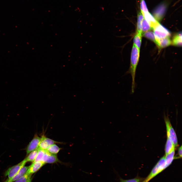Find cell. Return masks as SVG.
<instances>
[{
  "label": "cell",
  "instance_id": "cell-7",
  "mask_svg": "<svg viewBox=\"0 0 182 182\" xmlns=\"http://www.w3.org/2000/svg\"><path fill=\"white\" fill-rule=\"evenodd\" d=\"M40 141V138L37 134H35L32 140L27 145L26 148V152L27 155L32 151L38 149Z\"/></svg>",
  "mask_w": 182,
  "mask_h": 182
},
{
  "label": "cell",
  "instance_id": "cell-18",
  "mask_svg": "<svg viewBox=\"0 0 182 182\" xmlns=\"http://www.w3.org/2000/svg\"><path fill=\"white\" fill-rule=\"evenodd\" d=\"M152 29L149 24L144 18L142 22L141 25V31L142 34Z\"/></svg>",
  "mask_w": 182,
  "mask_h": 182
},
{
  "label": "cell",
  "instance_id": "cell-11",
  "mask_svg": "<svg viewBox=\"0 0 182 182\" xmlns=\"http://www.w3.org/2000/svg\"><path fill=\"white\" fill-rule=\"evenodd\" d=\"M142 14L144 18L149 24L152 29L158 23L154 16L149 12Z\"/></svg>",
  "mask_w": 182,
  "mask_h": 182
},
{
  "label": "cell",
  "instance_id": "cell-23",
  "mask_svg": "<svg viewBox=\"0 0 182 182\" xmlns=\"http://www.w3.org/2000/svg\"><path fill=\"white\" fill-rule=\"evenodd\" d=\"M144 18V17L141 12H140L138 16L137 32H141L142 33L141 31V25Z\"/></svg>",
  "mask_w": 182,
  "mask_h": 182
},
{
  "label": "cell",
  "instance_id": "cell-22",
  "mask_svg": "<svg viewBox=\"0 0 182 182\" xmlns=\"http://www.w3.org/2000/svg\"><path fill=\"white\" fill-rule=\"evenodd\" d=\"M142 35L145 37L152 41L157 44V41L153 33L151 31H148L142 33Z\"/></svg>",
  "mask_w": 182,
  "mask_h": 182
},
{
  "label": "cell",
  "instance_id": "cell-28",
  "mask_svg": "<svg viewBox=\"0 0 182 182\" xmlns=\"http://www.w3.org/2000/svg\"><path fill=\"white\" fill-rule=\"evenodd\" d=\"M32 178L28 182H31L32 180Z\"/></svg>",
  "mask_w": 182,
  "mask_h": 182
},
{
  "label": "cell",
  "instance_id": "cell-8",
  "mask_svg": "<svg viewBox=\"0 0 182 182\" xmlns=\"http://www.w3.org/2000/svg\"><path fill=\"white\" fill-rule=\"evenodd\" d=\"M56 143L60 144L61 143L54 141L43 135L40 138V141L38 148L46 150L50 145Z\"/></svg>",
  "mask_w": 182,
  "mask_h": 182
},
{
  "label": "cell",
  "instance_id": "cell-29",
  "mask_svg": "<svg viewBox=\"0 0 182 182\" xmlns=\"http://www.w3.org/2000/svg\"><path fill=\"white\" fill-rule=\"evenodd\" d=\"M142 182H144V180Z\"/></svg>",
  "mask_w": 182,
  "mask_h": 182
},
{
  "label": "cell",
  "instance_id": "cell-12",
  "mask_svg": "<svg viewBox=\"0 0 182 182\" xmlns=\"http://www.w3.org/2000/svg\"><path fill=\"white\" fill-rule=\"evenodd\" d=\"M29 167V166H24L11 179L6 180V182H13L16 180L27 173Z\"/></svg>",
  "mask_w": 182,
  "mask_h": 182
},
{
  "label": "cell",
  "instance_id": "cell-15",
  "mask_svg": "<svg viewBox=\"0 0 182 182\" xmlns=\"http://www.w3.org/2000/svg\"><path fill=\"white\" fill-rule=\"evenodd\" d=\"M175 150H173L169 154L165 156V161L166 168L169 166L172 163L174 159Z\"/></svg>",
  "mask_w": 182,
  "mask_h": 182
},
{
  "label": "cell",
  "instance_id": "cell-16",
  "mask_svg": "<svg viewBox=\"0 0 182 182\" xmlns=\"http://www.w3.org/2000/svg\"><path fill=\"white\" fill-rule=\"evenodd\" d=\"M175 146L169 139L167 138L165 147V155H166L175 150Z\"/></svg>",
  "mask_w": 182,
  "mask_h": 182
},
{
  "label": "cell",
  "instance_id": "cell-24",
  "mask_svg": "<svg viewBox=\"0 0 182 182\" xmlns=\"http://www.w3.org/2000/svg\"><path fill=\"white\" fill-rule=\"evenodd\" d=\"M46 150L38 148L37 153L34 161H42Z\"/></svg>",
  "mask_w": 182,
  "mask_h": 182
},
{
  "label": "cell",
  "instance_id": "cell-17",
  "mask_svg": "<svg viewBox=\"0 0 182 182\" xmlns=\"http://www.w3.org/2000/svg\"><path fill=\"white\" fill-rule=\"evenodd\" d=\"M142 35L141 33L136 32L133 38V44L139 50L141 45Z\"/></svg>",
  "mask_w": 182,
  "mask_h": 182
},
{
  "label": "cell",
  "instance_id": "cell-1",
  "mask_svg": "<svg viewBox=\"0 0 182 182\" xmlns=\"http://www.w3.org/2000/svg\"><path fill=\"white\" fill-rule=\"evenodd\" d=\"M140 52V50L133 44L131 53L130 66L128 70L125 74V75L130 74L131 76V94L134 93L135 87V78L136 72L139 59Z\"/></svg>",
  "mask_w": 182,
  "mask_h": 182
},
{
  "label": "cell",
  "instance_id": "cell-20",
  "mask_svg": "<svg viewBox=\"0 0 182 182\" xmlns=\"http://www.w3.org/2000/svg\"><path fill=\"white\" fill-rule=\"evenodd\" d=\"M38 151V149L30 152L28 155L25 159L26 162H34L36 157Z\"/></svg>",
  "mask_w": 182,
  "mask_h": 182
},
{
  "label": "cell",
  "instance_id": "cell-3",
  "mask_svg": "<svg viewBox=\"0 0 182 182\" xmlns=\"http://www.w3.org/2000/svg\"><path fill=\"white\" fill-rule=\"evenodd\" d=\"M164 119L166 127L167 138L171 141L175 147H177L178 145L177 137L168 116L165 115Z\"/></svg>",
  "mask_w": 182,
  "mask_h": 182
},
{
  "label": "cell",
  "instance_id": "cell-9",
  "mask_svg": "<svg viewBox=\"0 0 182 182\" xmlns=\"http://www.w3.org/2000/svg\"><path fill=\"white\" fill-rule=\"evenodd\" d=\"M42 161L45 164H52L58 162L60 163V161L56 154H51L48 152L46 150L45 152Z\"/></svg>",
  "mask_w": 182,
  "mask_h": 182
},
{
  "label": "cell",
  "instance_id": "cell-30",
  "mask_svg": "<svg viewBox=\"0 0 182 182\" xmlns=\"http://www.w3.org/2000/svg\"></svg>",
  "mask_w": 182,
  "mask_h": 182
},
{
  "label": "cell",
  "instance_id": "cell-26",
  "mask_svg": "<svg viewBox=\"0 0 182 182\" xmlns=\"http://www.w3.org/2000/svg\"><path fill=\"white\" fill-rule=\"evenodd\" d=\"M140 7L141 12L142 13L149 12L144 0H141L140 3Z\"/></svg>",
  "mask_w": 182,
  "mask_h": 182
},
{
  "label": "cell",
  "instance_id": "cell-21",
  "mask_svg": "<svg viewBox=\"0 0 182 182\" xmlns=\"http://www.w3.org/2000/svg\"><path fill=\"white\" fill-rule=\"evenodd\" d=\"M32 174L28 172L14 182H28L32 178Z\"/></svg>",
  "mask_w": 182,
  "mask_h": 182
},
{
  "label": "cell",
  "instance_id": "cell-19",
  "mask_svg": "<svg viewBox=\"0 0 182 182\" xmlns=\"http://www.w3.org/2000/svg\"><path fill=\"white\" fill-rule=\"evenodd\" d=\"M61 149V148L55 144L50 146L46 149V150L51 154H56Z\"/></svg>",
  "mask_w": 182,
  "mask_h": 182
},
{
  "label": "cell",
  "instance_id": "cell-4",
  "mask_svg": "<svg viewBox=\"0 0 182 182\" xmlns=\"http://www.w3.org/2000/svg\"><path fill=\"white\" fill-rule=\"evenodd\" d=\"M156 40L166 37H170V32L162 25L158 23L153 29Z\"/></svg>",
  "mask_w": 182,
  "mask_h": 182
},
{
  "label": "cell",
  "instance_id": "cell-2",
  "mask_svg": "<svg viewBox=\"0 0 182 182\" xmlns=\"http://www.w3.org/2000/svg\"><path fill=\"white\" fill-rule=\"evenodd\" d=\"M166 168L165 156H164L160 160L155 166L150 174L145 178L144 182H149Z\"/></svg>",
  "mask_w": 182,
  "mask_h": 182
},
{
  "label": "cell",
  "instance_id": "cell-5",
  "mask_svg": "<svg viewBox=\"0 0 182 182\" xmlns=\"http://www.w3.org/2000/svg\"><path fill=\"white\" fill-rule=\"evenodd\" d=\"M26 163L24 159L17 164L10 167L5 172V176H8V180L11 179L17 173L22 167L25 166Z\"/></svg>",
  "mask_w": 182,
  "mask_h": 182
},
{
  "label": "cell",
  "instance_id": "cell-27",
  "mask_svg": "<svg viewBox=\"0 0 182 182\" xmlns=\"http://www.w3.org/2000/svg\"><path fill=\"white\" fill-rule=\"evenodd\" d=\"M178 154L180 157H182V146H181L178 149Z\"/></svg>",
  "mask_w": 182,
  "mask_h": 182
},
{
  "label": "cell",
  "instance_id": "cell-14",
  "mask_svg": "<svg viewBox=\"0 0 182 182\" xmlns=\"http://www.w3.org/2000/svg\"><path fill=\"white\" fill-rule=\"evenodd\" d=\"M173 45L177 46H181L182 44L181 32L179 33L173 37L172 41Z\"/></svg>",
  "mask_w": 182,
  "mask_h": 182
},
{
  "label": "cell",
  "instance_id": "cell-25",
  "mask_svg": "<svg viewBox=\"0 0 182 182\" xmlns=\"http://www.w3.org/2000/svg\"><path fill=\"white\" fill-rule=\"evenodd\" d=\"M145 178L137 177L131 179L125 180L122 178H120V182H142Z\"/></svg>",
  "mask_w": 182,
  "mask_h": 182
},
{
  "label": "cell",
  "instance_id": "cell-6",
  "mask_svg": "<svg viewBox=\"0 0 182 182\" xmlns=\"http://www.w3.org/2000/svg\"><path fill=\"white\" fill-rule=\"evenodd\" d=\"M167 9L166 4L164 3L158 5L154 9L153 12L155 19L157 20H161L164 17Z\"/></svg>",
  "mask_w": 182,
  "mask_h": 182
},
{
  "label": "cell",
  "instance_id": "cell-10",
  "mask_svg": "<svg viewBox=\"0 0 182 182\" xmlns=\"http://www.w3.org/2000/svg\"><path fill=\"white\" fill-rule=\"evenodd\" d=\"M45 164L42 161H34L29 166L27 172L32 174L38 171Z\"/></svg>",
  "mask_w": 182,
  "mask_h": 182
},
{
  "label": "cell",
  "instance_id": "cell-13",
  "mask_svg": "<svg viewBox=\"0 0 182 182\" xmlns=\"http://www.w3.org/2000/svg\"><path fill=\"white\" fill-rule=\"evenodd\" d=\"M157 45L160 49L169 46L171 43L169 37H166L156 40Z\"/></svg>",
  "mask_w": 182,
  "mask_h": 182
}]
</instances>
